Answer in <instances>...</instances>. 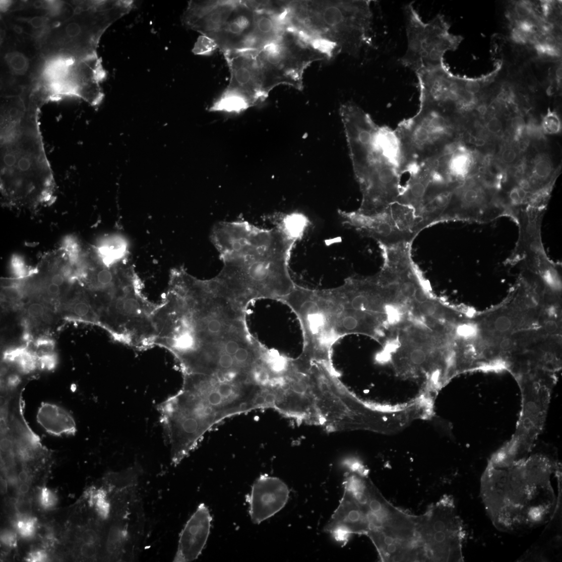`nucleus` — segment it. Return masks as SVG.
I'll return each instance as SVG.
<instances>
[{
  "instance_id": "1",
  "label": "nucleus",
  "mask_w": 562,
  "mask_h": 562,
  "mask_svg": "<svg viewBox=\"0 0 562 562\" xmlns=\"http://www.w3.org/2000/svg\"><path fill=\"white\" fill-rule=\"evenodd\" d=\"M211 238L223 263L211 285L238 307L244 310L257 298L281 301L294 291L289 264L297 241L278 223L263 229L244 221H221Z\"/></svg>"
},
{
  "instance_id": "2",
  "label": "nucleus",
  "mask_w": 562,
  "mask_h": 562,
  "mask_svg": "<svg viewBox=\"0 0 562 562\" xmlns=\"http://www.w3.org/2000/svg\"><path fill=\"white\" fill-rule=\"evenodd\" d=\"M244 310L192 279L176 290L160 314L158 345L178 360L181 368L220 355L233 337L246 329Z\"/></svg>"
},
{
  "instance_id": "3",
  "label": "nucleus",
  "mask_w": 562,
  "mask_h": 562,
  "mask_svg": "<svg viewBox=\"0 0 562 562\" xmlns=\"http://www.w3.org/2000/svg\"><path fill=\"white\" fill-rule=\"evenodd\" d=\"M559 465L550 455L528 454L510 462L488 463L480 495L497 529L523 533L548 523L559 501Z\"/></svg>"
},
{
  "instance_id": "4",
  "label": "nucleus",
  "mask_w": 562,
  "mask_h": 562,
  "mask_svg": "<svg viewBox=\"0 0 562 562\" xmlns=\"http://www.w3.org/2000/svg\"><path fill=\"white\" fill-rule=\"evenodd\" d=\"M281 301L297 315L303 336L301 355L311 360L331 363L332 346L346 335L363 334L385 344L391 334L389 317L366 311L346 281L323 290L297 285Z\"/></svg>"
},
{
  "instance_id": "5",
  "label": "nucleus",
  "mask_w": 562,
  "mask_h": 562,
  "mask_svg": "<svg viewBox=\"0 0 562 562\" xmlns=\"http://www.w3.org/2000/svg\"><path fill=\"white\" fill-rule=\"evenodd\" d=\"M39 105L32 100L2 105L1 188L10 204L35 205L52 196L53 174L40 131Z\"/></svg>"
},
{
  "instance_id": "6",
  "label": "nucleus",
  "mask_w": 562,
  "mask_h": 562,
  "mask_svg": "<svg viewBox=\"0 0 562 562\" xmlns=\"http://www.w3.org/2000/svg\"><path fill=\"white\" fill-rule=\"evenodd\" d=\"M356 179L362 194L359 210L382 211L400 194L401 157L394 131L379 126L360 107L341 116Z\"/></svg>"
},
{
  "instance_id": "7",
  "label": "nucleus",
  "mask_w": 562,
  "mask_h": 562,
  "mask_svg": "<svg viewBox=\"0 0 562 562\" xmlns=\"http://www.w3.org/2000/svg\"><path fill=\"white\" fill-rule=\"evenodd\" d=\"M371 1H287L288 27L318 44L331 58L355 56L370 44Z\"/></svg>"
},
{
  "instance_id": "8",
  "label": "nucleus",
  "mask_w": 562,
  "mask_h": 562,
  "mask_svg": "<svg viewBox=\"0 0 562 562\" xmlns=\"http://www.w3.org/2000/svg\"><path fill=\"white\" fill-rule=\"evenodd\" d=\"M158 410L174 466L194 451L209 430L227 418L219 399L188 378H183L181 389L160 404Z\"/></svg>"
},
{
  "instance_id": "9",
  "label": "nucleus",
  "mask_w": 562,
  "mask_h": 562,
  "mask_svg": "<svg viewBox=\"0 0 562 562\" xmlns=\"http://www.w3.org/2000/svg\"><path fill=\"white\" fill-rule=\"evenodd\" d=\"M256 51L266 99L270 92L280 85L302 90L307 69L316 61L329 59L317 44L289 27L276 40Z\"/></svg>"
},
{
  "instance_id": "10",
  "label": "nucleus",
  "mask_w": 562,
  "mask_h": 562,
  "mask_svg": "<svg viewBox=\"0 0 562 562\" xmlns=\"http://www.w3.org/2000/svg\"><path fill=\"white\" fill-rule=\"evenodd\" d=\"M394 131L400 146L403 175L441 154L449 144L461 140L451 121L421 105L414 116L401 121Z\"/></svg>"
},
{
  "instance_id": "11",
  "label": "nucleus",
  "mask_w": 562,
  "mask_h": 562,
  "mask_svg": "<svg viewBox=\"0 0 562 562\" xmlns=\"http://www.w3.org/2000/svg\"><path fill=\"white\" fill-rule=\"evenodd\" d=\"M420 538L426 561H463L465 534L454 499L450 495L421 516Z\"/></svg>"
},
{
  "instance_id": "12",
  "label": "nucleus",
  "mask_w": 562,
  "mask_h": 562,
  "mask_svg": "<svg viewBox=\"0 0 562 562\" xmlns=\"http://www.w3.org/2000/svg\"><path fill=\"white\" fill-rule=\"evenodd\" d=\"M223 54L229 68L230 83L209 110L238 114L264 102L266 99L262 91L256 51H230Z\"/></svg>"
},
{
  "instance_id": "13",
  "label": "nucleus",
  "mask_w": 562,
  "mask_h": 562,
  "mask_svg": "<svg viewBox=\"0 0 562 562\" xmlns=\"http://www.w3.org/2000/svg\"><path fill=\"white\" fill-rule=\"evenodd\" d=\"M290 491L279 478L263 475L257 479L247 496L253 523L260 524L274 516L287 503Z\"/></svg>"
},
{
  "instance_id": "14",
  "label": "nucleus",
  "mask_w": 562,
  "mask_h": 562,
  "mask_svg": "<svg viewBox=\"0 0 562 562\" xmlns=\"http://www.w3.org/2000/svg\"><path fill=\"white\" fill-rule=\"evenodd\" d=\"M521 385L522 410L513 438L526 443H534L544 425L551 395L548 386Z\"/></svg>"
},
{
  "instance_id": "15",
  "label": "nucleus",
  "mask_w": 562,
  "mask_h": 562,
  "mask_svg": "<svg viewBox=\"0 0 562 562\" xmlns=\"http://www.w3.org/2000/svg\"><path fill=\"white\" fill-rule=\"evenodd\" d=\"M256 13L255 1H238L226 24L210 39L223 53L246 50L254 33Z\"/></svg>"
},
{
  "instance_id": "16",
  "label": "nucleus",
  "mask_w": 562,
  "mask_h": 562,
  "mask_svg": "<svg viewBox=\"0 0 562 562\" xmlns=\"http://www.w3.org/2000/svg\"><path fill=\"white\" fill-rule=\"evenodd\" d=\"M342 222L364 235L373 238L379 245H391L413 240L400 231L393 220L388 208L372 215H366L357 211L339 210Z\"/></svg>"
},
{
  "instance_id": "17",
  "label": "nucleus",
  "mask_w": 562,
  "mask_h": 562,
  "mask_svg": "<svg viewBox=\"0 0 562 562\" xmlns=\"http://www.w3.org/2000/svg\"><path fill=\"white\" fill-rule=\"evenodd\" d=\"M238 1H190L182 18L183 24L211 39L226 24Z\"/></svg>"
},
{
  "instance_id": "18",
  "label": "nucleus",
  "mask_w": 562,
  "mask_h": 562,
  "mask_svg": "<svg viewBox=\"0 0 562 562\" xmlns=\"http://www.w3.org/2000/svg\"><path fill=\"white\" fill-rule=\"evenodd\" d=\"M212 521L210 510L204 504H200L180 535L174 562H189L198 558L210 536Z\"/></svg>"
},
{
  "instance_id": "19",
  "label": "nucleus",
  "mask_w": 562,
  "mask_h": 562,
  "mask_svg": "<svg viewBox=\"0 0 562 562\" xmlns=\"http://www.w3.org/2000/svg\"><path fill=\"white\" fill-rule=\"evenodd\" d=\"M37 420L46 431L55 436L73 435L77 431L72 415L54 404L43 403L38 410Z\"/></svg>"
},
{
  "instance_id": "20",
  "label": "nucleus",
  "mask_w": 562,
  "mask_h": 562,
  "mask_svg": "<svg viewBox=\"0 0 562 562\" xmlns=\"http://www.w3.org/2000/svg\"><path fill=\"white\" fill-rule=\"evenodd\" d=\"M61 308L83 322L98 326L100 319L90 300L85 297H76L62 304Z\"/></svg>"
},
{
  "instance_id": "21",
  "label": "nucleus",
  "mask_w": 562,
  "mask_h": 562,
  "mask_svg": "<svg viewBox=\"0 0 562 562\" xmlns=\"http://www.w3.org/2000/svg\"><path fill=\"white\" fill-rule=\"evenodd\" d=\"M26 320L29 324L50 323L52 321L51 305L42 300H34L28 302L25 309Z\"/></svg>"
},
{
  "instance_id": "22",
  "label": "nucleus",
  "mask_w": 562,
  "mask_h": 562,
  "mask_svg": "<svg viewBox=\"0 0 562 562\" xmlns=\"http://www.w3.org/2000/svg\"><path fill=\"white\" fill-rule=\"evenodd\" d=\"M37 520L28 516L17 515V520L14 526L21 536L24 538H31L36 532Z\"/></svg>"
},
{
  "instance_id": "23",
  "label": "nucleus",
  "mask_w": 562,
  "mask_h": 562,
  "mask_svg": "<svg viewBox=\"0 0 562 562\" xmlns=\"http://www.w3.org/2000/svg\"><path fill=\"white\" fill-rule=\"evenodd\" d=\"M541 127L544 134L555 135L560 133L561 124L555 112L549 110L547 115L542 119Z\"/></svg>"
},
{
  "instance_id": "24",
  "label": "nucleus",
  "mask_w": 562,
  "mask_h": 562,
  "mask_svg": "<svg viewBox=\"0 0 562 562\" xmlns=\"http://www.w3.org/2000/svg\"><path fill=\"white\" fill-rule=\"evenodd\" d=\"M7 61L11 70L17 74H23L27 70V58L20 53H11L7 55Z\"/></svg>"
},
{
  "instance_id": "25",
  "label": "nucleus",
  "mask_w": 562,
  "mask_h": 562,
  "mask_svg": "<svg viewBox=\"0 0 562 562\" xmlns=\"http://www.w3.org/2000/svg\"><path fill=\"white\" fill-rule=\"evenodd\" d=\"M218 49L214 42L210 38L204 36H201L196 43L192 51L194 54L200 55H208L211 54Z\"/></svg>"
},
{
  "instance_id": "26",
  "label": "nucleus",
  "mask_w": 562,
  "mask_h": 562,
  "mask_svg": "<svg viewBox=\"0 0 562 562\" xmlns=\"http://www.w3.org/2000/svg\"><path fill=\"white\" fill-rule=\"evenodd\" d=\"M456 332L457 336L460 339L470 340L477 336L478 328L477 325L473 323H463L458 326Z\"/></svg>"
},
{
  "instance_id": "27",
  "label": "nucleus",
  "mask_w": 562,
  "mask_h": 562,
  "mask_svg": "<svg viewBox=\"0 0 562 562\" xmlns=\"http://www.w3.org/2000/svg\"><path fill=\"white\" fill-rule=\"evenodd\" d=\"M3 296L4 299L7 301L16 303L23 298L24 293L19 286L13 284L4 287Z\"/></svg>"
},
{
  "instance_id": "28",
  "label": "nucleus",
  "mask_w": 562,
  "mask_h": 562,
  "mask_svg": "<svg viewBox=\"0 0 562 562\" xmlns=\"http://www.w3.org/2000/svg\"><path fill=\"white\" fill-rule=\"evenodd\" d=\"M40 503L45 509H49L54 507L57 503L55 494L49 489L43 487L41 489L40 496Z\"/></svg>"
},
{
  "instance_id": "29",
  "label": "nucleus",
  "mask_w": 562,
  "mask_h": 562,
  "mask_svg": "<svg viewBox=\"0 0 562 562\" xmlns=\"http://www.w3.org/2000/svg\"><path fill=\"white\" fill-rule=\"evenodd\" d=\"M515 13L520 20L531 17L534 13L533 4L528 2H520L515 7Z\"/></svg>"
},
{
  "instance_id": "30",
  "label": "nucleus",
  "mask_w": 562,
  "mask_h": 562,
  "mask_svg": "<svg viewBox=\"0 0 562 562\" xmlns=\"http://www.w3.org/2000/svg\"><path fill=\"white\" fill-rule=\"evenodd\" d=\"M80 540L83 543L93 544L97 547L100 542V538L98 533L94 529L89 528H86L82 532L80 535Z\"/></svg>"
},
{
  "instance_id": "31",
  "label": "nucleus",
  "mask_w": 562,
  "mask_h": 562,
  "mask_svg": "<svg viewBox=\"0 0 562 562\" xmlns=\"http://www.w3.org/2000/svg\"><path fill=\"white\" fill-rule=\"evenodd\" d=\"M511 126L515 133V140L517 142L524 137L526 124L522 117L516 116L512 119Z\"/></svg>"
},
{
  "instance_id": "32",
  "label": "nucleus",
  "mask_w": 562,
  "mask_h": 562,
  "mask_svg": "<svg viewBox=\"0 0 562 562\" xmlns=\"http://www.w3.org/2000/svg\"><path fill=\"white\" fill-rule=\"evenodd\" d=\"M543 134L541 126L538 125L534 121H529L526 124L525 134L527 137L535 140H540L543 138Z\"/></svg>"
},
{
  "instance_id": "33",
  "label": "nucleus",
  "mask_w": 562,
  "mask_h": 562,
  "mask_svg": "<svg viewBox=\"0 0 562 562\" xmlns=\"http://www.w3.org/2000/svg\"><path fill=\"white\" fill-rule=\"evenodd\" d=\"M81 556L87 559H94L97 557L98 549L96 545L88 543H82L79 548Z\"/></svg>"
},
{
  "instance_id": "34",
  "label": "nucleus",
  "mask_w": 562,
  "mask_h": 562,
  "mask_svg": "<svg viewBox=\"0 0 562 562\" xmlns=\"http://www.w3.org/2000/svg\"><path fill=\"white\" fill-rule=\"evenodd\" d=\"M518 157L517 152L515 149L508 147L504 149L501 153L500 159L502 163L510 165L516 161Z\"/></svg>"
},
{
  "instance_id": "35",
  "label": "nucleus",
  "mask_w": 562,
  "mask_h": 562,
  "mask_svg": "<svg viewBox=\"0 0 562 562\" xmlns=\"http://www.w3.org/2000/svg\"><path fill=\"white\" fill-rule=\"evenodd\" d=\"M17 534L10 531H4L1 534L2 542L9 548L17 547Z\"/></svg>"
},
{
  "instance_id": "36",
  "label": "nucleus",
  "mask_w": 562,
  "mask_h": 562,
  "mask_svg": "<svg viewBox=\"0 0 562 562\" xmlns=\"http://www.w3.org/2000/svg\"><path fill=\"white\" fill-rule=\"evenodd\" d=\"M511 39L518 44H524L529 42L530 35L515 27L511 32Z\"/></svg>"
},
{
  "instance_id": "37",
  "label": "nucleus",
  "mask_w": 562,
  "mask_h": 562,
  "mask_svg": "<svg viewBox=\"0 0 562 562\" xmlns=\"http://www.w3.org/2000/svg\"><path fill=\"white\" fill-rule=\"evenodd\" d=\"M486 129L489 133L493 135L499 134L503 130V124L499 119L493 117L487 123Z\"/></svg>"
},
{
  "instance_id": "38",
  "label": "nucleus",
  "mask_w": 562,
  "mask_h": 562,
  "mask_svg": "<svg viewBox=\"0 0 562 562\" xmlns=\"http://www.w3.org/2000/svg\"><path fill=\"white\" fill-rule=\"evenodd\" d=\"M17 515L28 516L31 510V505L27 501H19L14 506Z\"/></svg>"
},
{
  "instance_id": "39",
  "label": "nucleus",
  "mask_w": 562,
  "mask_h": 562,
  "mask_svg": "<svg viewBox=\"0 0 562 562\" xmlns=\"http://www.w3.org/2000/svg\"><path fill=\"white\" fill-rule=\"evenodd\" d=\"M512 326L510 319L506 316H502L497 318L494 323L495 329L500 332H506L509 330Z\"/></svg>"
},
{
  "instance_id": "40",
  "label": "nucleus",
  "mask_w": 562,
  "mask_h": 562,
  "mask_svg": "<svg viewBox=\"0 0 562 562\" xmlns=\"http://www.w3.org/2000/svg\"><path fill=\"white\" fill-rule=\"evenodd\" d=\"M48 559V556L44 550H37L30 552L27 558L28 561L41 562L45 561Z\"/></svg>"
},
{
  "instance_id": "41",
  "label": "nucleus",
  "mask_w": 562,
  "mask_h": 562,
  "mask_svg": "<svg viewBox=\"0 0 562 562\" xmlns=\"http://www.w3.org/2000/svg\"><path fill=\"white\" fill-rule=\"evenodd\" d=\"M465 88L470 94L476 95L480 90V85L476 80H466L465 84Z\"/></svg>"
},
{
  "instance_id": "42",
  "label": "nucleus",
  "mask_w": 562,
  "mask_h": 562,
  "mask_svg": "<svg viewBox=\"0 0 562 562\" xmlns=\"http://www.w3.org/2000/svg\"><path fill=\"white\" fill-rule=\"evenodd\" d=\"M28 23L32 27L35 29H40L44 27L46 20L42 17H36L30 19Z\"/></svg>"
},
{
  "instance_id": "43",
  "label": "nucleus",
  "mask_w": 562,
  "mask_h": 562,
  "mask_svg": "<svg viewBox=\"0 0 562 562\" xmlns=\"http://www.w3.org/2000/svg\"><path fill=\"white\" fill-rule=\"evenodd\" d=\"M507 72L509 77H514L519 75L520 72V69L516 64H510L508 68Z\"/></svg>"
},
{
  "instance_id": "44",
  "label": "nucleus",
  "mask_w": 562,
  "mask_h": 562,
  "mask_svg": "<svg viewBox=\"0 0 562 562\" xmlns=\"http://www.w3.org/2000/svg\"><path fill=\"white\" fill-rule=\"evenodd\" d=\"M545 330L549 333L555 332L557 329V325L553 321H548L545 325Z\"/></svg>"
},
{
  "instance_id": "45",
  "label": "nucleus",
  "mask_w": 562,
  "mask_h": 562,
  "mask_svg": "<svg viewBox=\"0 0 562 562\" xmlns=\"http://www.w3.org/2000/svg\"><path fill=\"white\" fill-rule=\"evenodd\" d=\"M18 489L20 494L24 495L27 493L30 490L29 483H20L18 485Z\"/></svg>"
},
{
  "instance_id": "46",
  "label": "nucleus",
  "mask_w": 562,
  "mask_h": 562,
  "mask_svg": "<svg viewBox=\"0 0 562 562\" xmlns=\"http://www.w3.org/2000/svg\"><path fill=\"white\" fill-rule=\"evenodd\" d=\"M20 483H29L30 477L27 472L24 470L18 475Z\"/></svg>"
},
{
  "instance_id": "47",
  "label": "nucleus",
  "mask_w": 562,
  "mask_h": 562,
  "mask_svg": "<svg viewBox=\"0 0 562 562\" xmlns=\"http://www.w3.org/2000/svg\"><path fill=\"white\" fill-rule=\"evenodd\" d=\"M501 347L504 350H508L513 347V342L510 339H505L501 344Z\"/></svg>"
},
{
  "instance_id": "48",
  "label": "nucleus",
  "mask_w": 562,
  "mask_h": 562,
  "mask_svg": "<svg viewBox=\"0 0 562 562\" xmlns=\"http://www.w3.org/2000/svg\"><path fill=\"white\" fill-rule=\"evenodd\" d=\"M8 481L7 479L2 478L1 481H0V489L2 494H5L8 491Z\"/></svg>"
},
{
  "instance_id": "49",
  "label": "nucleus",
  "mask_w": 562,
  "mask_h": 562,
  "mask_svg": "<svg viewBox=\"0 0 562 562\" xmlns=\"http://www.w3.org/2000/svg\"><path fill=\"white\" fill-rule=\"evenodd\" d=\"M476 110L481 115H485L487 111V107L485 105H478L476 108Z\"/></svg>"
},
{
  "instance_id": "50",
  "label": "nucleus",
  "mask_w": 562,
  "mask_h": 562,
  "mask_svg": "<svg viewBox=\"0 0 562 562\" xmlns=\"http://www.w3.org/2000/svg\"><path fill=\"white\" fill-rule=\"evenodd\" d=\"M555 74H556V80H557L558 84L559 85L560 81H561V77H562V71H561V67H559L556 69Z\"/></svg>"
},
{
  "instance_id": "51",
  "label": "nucleus",
  "mask_w": 562,
  "mask_h": 562,
  "mask_svg": "<svg viewBox=\"0 0 562 562\" xmlns=\"http://www.w3.org/2000/svg\"><path fill=\"white\" fill-rule=\"evenodd\" d=\"M14 30L15 32H17V33L18 34H21L22 32V29L19 26L15 27Z\"/></svg>"
},
{
  "instance_id": "52",
  "label": "nucleus",
  "mask_w": 562,
  "mask_h": 562,
  "mask_svg": "<svg viewBox=\"0 0 562 562\" xmlns=\"http://www.w3.org/2000/svg\"><path fill=\"white\" fill-rule=\"evenodd\" d=\"M353 414H354V412H352V411H351V414H350V416L349 417V418H348V419H349V420H350V418H351V415H352ZM343 422H344V421H343ZM344 423H345V424H346V423H347V421L345 422ZM341 426H343V425H344V423L343 422V423L341 424ZM334 426H335V427H338L340 426V425H335Z\"/></svg>"
}]
</instances>
